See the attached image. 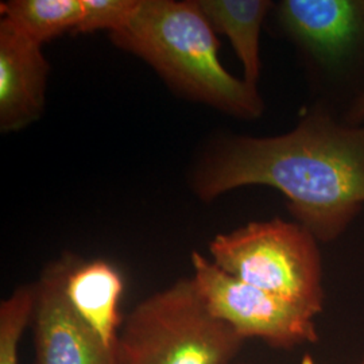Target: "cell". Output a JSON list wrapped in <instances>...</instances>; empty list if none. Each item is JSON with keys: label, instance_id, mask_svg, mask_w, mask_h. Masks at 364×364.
I'll list each match as a JSON object with an SVG mask.
<instances>
[{"label": "cell", "instance_id": "obj_1", "mask_svg": "<svg viewBox=\"0 0 364 364\" xmlns=\"http://www.w3.org/2000/svg\"><path fill=\"white\" fill-rule=\"evenodd\" d=\"M247 185L282 192L299 224L332 242L364 204V127L316 112L284 135L225 141L196 173L204 201Z\"/></svg>", "mask_w": 364, "mask_h": 364}, {"label": "cell", "instance_id": "obj_2", "mask_svg": "<svg viewBox=\"0 0 364 364\" xmlns=\"http://www.w3.org/2000/svg\"><path fill=\"white\" fill-rule=\"evenodd\" d=\"M109 38L193 100L246 119L263 112L258 91L221 65L215 28L198 1L142 0L130 23Z\"/></svg>", "mask_w": 364, "mask_h": 364}, {"label": "cell", "instance_id": "obj_3", "mask_svg": "<svg viewBox=\"0 0 364 364\" xmlns=\"http://www.w3.org/2000/svg\"><path fill=\"white\" fill-rule=\"evenodd\" d=\"M245 341L209 312L195 279L182 278L126 316L117 364H232Z\"/></svg>", "mask_w": 364, "mask_h": 364}, {"label": "cell", "instance_id": "obj_4", "mask_svg": "<svg viewBox=\"0 0 364 364\" xmlns=\"http://www.w3.org/2000/svg\"><path fill=\"white\" fill-rule=\"evenodd\" d=\"M225 273L318 314L324 308L323 266L316 237L299 223L254 221L209 243Z\"/></svg>", "mask_w": 364, "mask_h": 364}, {"label": "cell", "instance_id": "obj_5", "mask_svg": "<svg viewBox=\"0 0 364 364\" xmlns=\"http://www.w3.org/2000/svg\"><path fill=\"white\" fill-rule=\"evenodd\" d=\"M191 260L196 287L209 312L239 336L260 338L281 350L318 341L312 313L235 278L197 251Z\"/></svg>", "mask_w": 364, "mask_h": 364}, {"label": "cell", "instance_id": "obj_6", "mask_svg": "<svg viewBox=\"0 0 364 364\" xmlns=\"http://www.w3.org/2000/svg\"><path fill=\"white\" fill-rule=\"evenodd\" d=\"M75 262L73 255L52 262L34 284L36 364H117V347H108L68 299L66 278Z\"/></svg>", "mask_w": 364, "mask_h": 364}, {"label": "cell", "instance_id": "obj_7", "mask_svg": "<svg viewBox=\"0 0 364 364\" xmlns=\"http://www.w3.org/2000/svg\"><path fill=\"white\" fill-rule=\"evenodd\" d=\"M49 64L41 45L0 18V130H21L45 107Z\"/></svg>", "mask_w": 364, "mask_h": 364}, {"label": "cell", "instance_id": "obj_8", "mask_svg": "<svg viewBox=\"0 0 364 364\" xmlns=\"http://www.w3.org/2000/svg\"><path fill=\"white\" fill-rule=\"evenodd\" d=\"M279 19L320 61L336 64L364 30V1L284 0Z\"/></svg>", "mask_w": 364, "mask_h": 364}, {"label": "cell", "instance_id": "obj_9", "mask_svg": "<svg viewBox=\"0 0 364 364\" xmlns=\"http://www.w3.org/2000/svg\"><path fill=\"white\" fill-rule=\"evenodd\" d=\"M123 290L122 274L115 266L103 259H76L66 278L69 302L108 347H117L123 323L119 314Z\"/></svg>", "mask_w": 364, "mask_h": 364}, {"label": "cell", "instance_id": "obj_10", "mask_svg": "<svg viewBox=\"0 0 364 364\" xmlns=\"http://www.w3.org/2000/svg\"><path fill=\"white\" fill-rule=\"evenodd\" d=\"M215 31L231 41L243 69L245 81L257 90L259 78V34L266 14L273 6L267 0H200Z\"/></svg>", "mask_w": 364, "mask_h": 364}, {"label": "cell", "instance_id": "obj_11", "mask_svg": "<svg viewBox=\"0 0 364 364\" xmlns=\"http://www.w3.org/2000/svg\"><path fill=\"white\" fill-rule=\"evenodd\" d=\"M0 14L42 46L66 31H75L82 16V6L81 0H10L1 1Z\"/></svg>", "mask_w": 364, "mask_h": 364}, {"label": "cell", "instance_id": "obj_12", "mask_svg": "<svg viewBox=\"0 0 364 364\" xmlns=\"http://www.w3.org/2000/svg\"><path fill=\"white\" fill-rule=\"evenodd\" d=\"M36 305V285L18 287L0 304V364H19L18 347Z\"/></svg>", "mask_w": 364, "mask_h": 364}, {"label": "cell", "instance_id": "obj_13", "mask_svg": "<svg viewBox=\"0 0 364 364\" xmlns=\"http://www.w3.org/2000/svg\"><path fill=\"white\" fill-rule=\"evenodd\" d=\"M141 3L142 0H81L82 16L73 33L107 30L114 34L130 23Z\"/></svg>", "mask_w": 364, "mask_h": 364}, {"label": "cell", "instance_id": "obj_14", "mask_svg": "<svg viewBox=\"0 0 364 364\" xmlns=\"http://www.w3.org/2000/svg\"><path fill=\"white\" fill-rule=\"evenodd\" d=\"M348 120L352 126H358L364 120V93H362L352 105L351 109L348 112Z\"/></svg>", "mask_w": 364, "mask_h": 364}, {"label": "cell", "instance_id": "obj_15", "mask_svg": "<svg viewBox=\"0 0 364 364\" xmlns=\"http://www.w3.org/2000/svg\"><path fill=\"white\" fill-rule=\"evenodd\" d=\"M301 364H316L314 363V360L312 359V356H309V355H306L304 359H302V362ZM360 364H364V362H362Z\"/></svg>", "mask_w": 364, "mask_h": 364}, {"label": "cell", "instance_id": "obj_16", "mask_svg": "<svg viewBox=\"0 0 364 364\" xmlns=\"http://www.w3.org/2000/svg\"><path fill=\"white\" fill-rule=\"evenodd\" d=\"M363 362H364V356H363Z\"/></svg>", "mask_w": 364, "mask_h": 364}]
</instances>
